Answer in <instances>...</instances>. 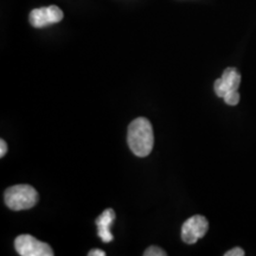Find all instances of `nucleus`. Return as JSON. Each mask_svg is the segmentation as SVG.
Listing matches in <instances>:
<instances>
[{
    "label": "nucleus",
    "instance_id": "39448f33",
    "mask_svg": "<svg viewBox=\"0 0 256 256\" xmlns=\"http://www.w3.org/2000/svg\"><path fill=\"white\" fill-rule=\"evenodd\" d=\"M209 223L204 216L194 215L185 220L182 226V240L188 244H194L198 240L206 236Z\"/></svg>",
    "mask_w": 256,
    "mask_h": 256
},
{
    "label": "nucleus",
    "instance_id": "423d86ee",
    "mask_svg": "<svg viewBox=\"0 0 256 256\" xmlns=\"http://www.w3.org/2000/svg\"><path fill=\"white\" fill-rule=\"evenodd\" d=\"M64 17L62 10L55 5L32 10L30 14V24L34 28H44L48 25L60 23Z\"/></svg>",
    "mask_w": 256,
    "mask_h": 256
},
{
    "label": "nucleus",
    "instance_id": "9b49d317",
    "mask_svg": "<svg viewBox=\"0 0 256 256\" xmlns=\"http://www.w3.org/2000/svg\"><path fill=\"white\" fill-rule=\"evenodd\" d=\"M89 256H104L106 252L104 250H101V249H92L88 252Z\"/></svg>",
    "mask_w": 256,
    "mask_h": 256
},
{
    "label": "nucleus",
    "instance_id": "9d476101",
    "mask_svg": "<svg viewBox=\"0 0 256 256\" xmlns=\"http://www.w3.org/2000/svg\"><path fill=\"white\" fill-rule=\"evenodd\" d=\"M8 152V144L5 142V140H0V156H4Z\"/></svg>",
    "mask_w": 256,
    "mask_h": 256
},
{
    "label": "nucleus",
    "instance_id": "6e6552de",
    "mask_svg": "<svg viewBox=\"0 0 256 256\" xmlns=\"http://www.w3.org/2000/svg\"><path fill=\"white\" fill-rule=\"evenodd\" d=\"M144 255H145V256H165L168 254H166V252L162 250V248L154 247V246H152V247L146 249L145 252H144Z\"/></svg>",
    "mask_w": 256,
    "mask_h": 256
},
{
    "label": "nucleus",
    "instance_id": "f03ea898",
    "mask_svg": "<svg viewBox=\"0 0 256 256\" xmlns=\"http://www.w3.org/2000/svg\"><path fill=\"white\" fill-rule=\"evenodd\" d=\"M241 83V75L235 68H226L222 74V78L216 80L214 89L216 95L222 98L229 106H236L240 102L238 87Z\"/></svg>",
    "mask_w": 256,
    "mask_h": 256
},
{
    "label": "nucleus",
    "instance_id": "f257e3e1",
    "mask_svg": "<svg viewBox=\"0 0 256 256\" xmlns=\"http://www.w3.org/2000/svg\"><path fill=\"white\" fill-rule=\"evenodd\" d=\"M127 142L136 156H147L152 152L154 136L152 124L145 118H138L128 126Z\"/></svg>",
    "mask_w": 256,
    "mask_h": 256
},
{
    "label": "nucleus",
    "instance_id": "0eeeda50",
    "mask_svg": "<svg viewBox=\"0 0 256 256\" xmlns=\"http://www.w3.org/2000/svg\"><path fill=\"white\" fill-rule=\"evenodd\" d=\"M115 220V211L113 209H107L96 218L98 226V235L104 243L112 242L114 236L110 232V226Z\"/></svg>",
    "mask_w": 256,
    "mask_h": 256
},
{
    "label": "nucleus",
    "instance_id": "7ed1b4c3",
    "mask_svg": "<svg viewBox=\"0 0 256 256\" xmlns=\"http://www.w3.org/2000/svg\"><path fill=\"white\" fill-rule=\"evenodd\" d=\"M5 204L11 210L22 211L34 208L38 202V192L30 185L20 184L8 188L4 194Z\"/></svg>",
    "mask_w": 256,
    "mask_h": 256
},
{
    "label": "nucleus",
    "instance_id": "1a4fd4ad",
    "mask_svg": "<svg viewBox=\"0 0 256 256\" xmlns=\"http://www.w3.org/2000/svg\"><path fill=\"white\" fill-rule=\"evenodd\" d=\"M244 250L242 248H234L232 250L226 252V256H244Z\"/></svg>",
    "mask_w": 256,
    "mask_h": 256
},
{
    "label": "nucleus",
    "instance_id": "20e7f679",
    "mask_svg": "<svg viewBox=\"0 0 256 256\" xmlns=\"http://www.w3.org/2000/svg\"><path fill=\"white\" fill-rule=\"evenodd\" d=\"M14 248L22 256H54V250L48 243L38 241L31 235L18 236Z\"/></svg>",
    "mask_w": 256,
    "mask_h": 256
}]
</instances>
